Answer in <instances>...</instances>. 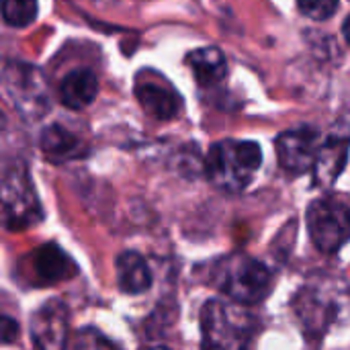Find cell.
Wrapping results in <instances>:
<instances>
[{
    "label": "cell",
    "mask_w": 350,
    "mask_h": 350,
    "mask_svg": "<svg viewBox=\"0 0 350 350\" xmlns=\"http://www.w3.org/2000/svg\"><path fill=\"white\" fill-rule=\"evenodd\" d=\"M0 336H2V342L4 345H10L16 336H18V326L12 318L4 316L2 322H0Z\"/></svg>",
    "instance_id": "obj_20"
},
{
    "label": "cell",
    "mask_w": 350,
    "mask_h": 350,
    "mask_svg": "<svg viewBox=\"0 0 350 350\" xmlns=\"http://www.w3.org/2000/svg\"><path fill=\"white\" fill-rule=\"evenodd\" d=\"M213 283L234 304L254 306L269 297L273 289V273L260 260L248 254H230L215 262Z\"/></svg>",
    "instance_id": "obj_2"
},
{
    "label": "cell",
    "mask_w": 350,
    "mask_h": 350,
    "mask_svg": "<svg viewBox=\"0 0 350 350\" xmlns=\"http://www.w3.org/2000/svg\"><path fill=\"white\" fill-rule=\"evenodd\" d=\"M96 2H98V0H96Z\"/></svg>",
    "instance_id": "obj_23"
},
{
    "label": "cell",
    "mask_w": 350,
    "mask_h": 350,
    "mask_svg": "<svg viewBox=\"0 0 350 350\" xmlns=\"http://www.w3.org/2000/svg\"><path fill=\"white\" fill-rule=\"evenodd\" d=\"M2 86L14 111L25 119H41L49 109V90L39 68L25 62H6L2 70Z\"/></svg>",
    "instance_id": "obj_5"
},
{
    "label": "cell",
    "mask_w": 350,
    "mask_h": 350,
    "mask_svg": "<svg viewBox=\"0 0 350 350\" xmlns=\"http://www.w3.org/2000/svg\"><path fill=\"white\" fill-rule=\"evenodd\" d=\"M260 164L262 152L258 144L226 139L211 146L205 160V172L217 189L240 193L252 183Z\"/></svg>",
    "instance_id": "obj_3"
},
{
    "label": "cell",
    "mask_w": 350,
    "mask_h": 350,
    "mask_svg": "<svg viewBox=\"0 0 350 350\" xmlns=\"http://www.w3.org/2000/svg\"><path fill=\"white\" fill-rule=\"evenodd\" d=\"M308 230L322 254H336L350 240V205L338 197L316 199L308 209Z\"/></svg>",
    "instance_id": "obj_6"
},
{
    "label": "cell",
    "mask_w": 350,
    "mask_h": 350,
    "mask_svg": "<svg viewBox=\"0 0 350 350\" xmlns=\"http://www.w3.org/2000/svg\"><path fill=\"white\" fill-rule=\"evenodd\" d=\"M135 96H137L142 109L160 121L172 119L180 109V100H178L176 90L172 88V84L154 70H144L137 74Z\"/></svg>",
    "instance_id": "obj_9"
},
{
    "label": "cell",
    "mask_w": 350,
    "mask_h": 350,
    "mask_svg": "<svg viewBox=\"0 0 350 350\" xmlns=\"http://www.w3.org/2000/svg\"><path fill=\"white\" fill-rule=\"evenodd\" d=\"M2 16L10 27H27L37 16V0H2Z\"/></svg>",
    "instance_id": "obj_17"
},
{
    "label": "cell",
    "mask_w": 350,
    "mask_h": 350,
    "mask_svg": "<svg viewBox=\"0 0 350 350\" xmlns=\"http://www.w3.org/2000/svg\"><path fill=\"white\" fill-rule=\"evenodd\" d=\"M187 64H189L195 80L201 86L217 84L226 76V72H228L226 57H224V53L217 47H201V49H195L187 57Z\"/></svg>",
    "instance_id": "obj_15"
},
{
    "label": "cell",
    "mask_w": 350,
    "mask_h": 350,
    "mask_svg": "<svg viewBox=\"0 0 350 350\" xmlns=\"http://www.w3.org/2000/svg\"><path fill=\"white\" fill-rule=\"evenodd\" d=\"M291 308L304 334L320 340L332 328L350 322V285L332 275L312 277L299 287Z\"/></svg>",
    "instance_id": "obj_1"
},
{
    "label": "cell",
    "mask_w": 350,
    "mask_h": 350,
    "mask_svg": "<svg viewBox=\"0 0 350 350\" xmlns=\"http://www.w3.org/2000/svg\"><path fill=\"white\" fill-rule=\"evenodd\" d=\"M2 213L8 230H25L41 219V207L27 168L21 162L8 166L2 178Z\"/></svg>",
    "instance_id": "obj_7"
},
{
    "label": "cell",
    "mask_w": 350,
    "mask_h": 350,
    "mask_svg": "<svg viewBox=\"0 0 350 350\" xmlns=\"http://www.w3.org/2000/svg\"><path fill=\"white\" fill-rule=\"evenodd\" d=\"M68 340V310L49 299L31 316V342L35 350H64Z\"/></svg>",
    "instance_id": "obj_10"
},
{
    "label": "cell",
    "mask_w": 350,
    "mask_h": 350,
    "mask_svg": "<svg viewBox=\"0 0 350 350\" xmlns=\"http://www.w3.org/2000/svg\"><path fill=\"white\" fill-rule=\"evenodd\" d=\"M98 92V80L90 70H72L59 84V100L64 107L80 111L88 107Z\"/></svg>",
    "instance_id": "obj_14"
},
{
    "label": "cell",
    "mask_w": 350,
    "mask_h": 350,
    "mask_svg": "<svg viewBox=\"0 0 350 350\" xmlns=\"http://www.w3.org/2000/svg\"><path fill=\"white\" fill-rule=\"evenodd\" d=\"M41 148L51 158H72L80 154V142L64 127H47L41 135Z\"/></svg>",
    "instance_id": "obj_16"
},
{
    "label": "cell",
    "mask_w": 350,
    "mask_h": 350,
    "mask_svg": "<svg viewBox=\"0 0 350 350\" xmlns=\"http://www.w3.org/2000/svg\"><path fill=\"white\" fill-rule=\"evenodd\" d=\"M115 273H117V285L127 295H139L150 289L152 285V273L148 262L137 252H121L115 260Z\"/></svg>",
    "instance_id": "obj_13"
},
{
    "label": "cell",
    "mask_w": 350,
    "mask_h": 350,
    "mask_svg": "<svg viewBox=\"0 0 350 350\" xmlns=\"http://www.w3.org/2000/svg\"><path fill=\"white\" fill-rule=\"evenodd\" d=\"M320 152L318 131L314 127H297L279 135L277 158L283 170L291 174H304L314 170Z\"/></svg>",
    "instance_id": "obj_8"
},
{
    "label": "cell",
    "mask_w": 350,
    "mask_h": 350,
    "mask_svg": "<svg viewBox=\"0 0 350 350\" xmlns=\"http://www.w3.org/2000/svg\"><path fill=\"white\" fill-rule=\"evenodd\" d=\"M340 0H297L299 12L314 21H326L338 10Z\"/></svg>",
    "instance_id": "obj_19"
},
{
    "label": "cell",
    "mask_w": 350,
    "mask_h": 350,
    "mask_svg": "<svg viewBox=\"0 0 350 350\" xmlns=\"http://www.w3.org/2000/svg\"><path fill=\"white\" fill-rule=\"evenodd\" d=\"M349 156V137L334 133L320 146L316 164H314V178L320 187H330L336 176L342 172Z\"/></svg>",
    "instance_id": "obj_12"
},
{
    "label": "cell",
    "mask_w": 350,
    "mask_h": 350,
    "mask_svg": "<svg viewBox=\"0 0 350 350\" xmlns=\"http://www.w3.org/2000/svg\"><path fill=\"white\" fill-rule=\"evenodd\" d=\"M23 271L29 273V283L35 287H47L74 277L76 265L55 244H45L31 252L29 260L23 265Z\"/></svg>",
    "instance_id": "obj_11"
},
{
    "label": "cell",
    "mask_w": 350,
    "mask_h": 350,
    "mask_svg": "<svg viewBox=\"0 0 350 350\" xmlns=\"http://www.w3.org/2000/svg\"><path fill=\"white\" fill-rule=\"evenodd\" d=\"M342 31H345V37H347V41H349L350 45V16L345 21V27H342Z\"/></svg>",
    "instance_id": "obj_21"
},
{
    "label": "cell",
    "mask_w": 350,
    "mask_h": 350,
    "mask_svg": "<svg viewBox=\"0 0 350 350\" xmlns=\"http://www.w3.org/2000/svg\"><path fill=\"white\" fill-rule=\"evenodd\" d=\"M148 350H170L168 347H152V349H148Z\"/></svg>",
    "instance_id": "obj_22"
},
{
    "label": "cell",
    "mask_w": 350,
    "mask_h": 350,
    "mask_svg": "<svg viewBox=\"0 0 350 350\" xmlns=\"http://www.w3.org/2000/svg\"><path fill=\"white\" fill-rule=\"evenodd\" d=\"M254 336V318L238 306L209 299L201 310V349L248 350Z\"/></svg>",
    "instance_id": "obj_4"
},
{
    "label": "cell",
    "mask_w": 350,
    "mask_h": 350,
    "mask_svg": "<svg viewBox=\"0 0 350 350\" xmlns=\"http://www.w3.org/2000/svg\"><path fill=\"white\" fill-rule=\"evenodd\" d=\"M74 349L76 350H121L111 338H107L103 332H98L96 328H82L76 332V340H74Z\"/></svg>",
    "instance_id": "obj_18"
}]
</instances>
